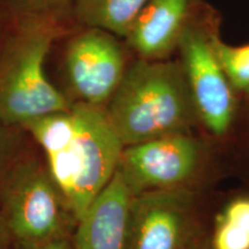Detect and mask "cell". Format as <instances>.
<instances>
[{"instance_id": "1", "label": "cell", "mask_w": 249, "mask_h": 249, "mask_svg": "<svg viewBox=\"0 0 249 249\" xmlns=\"http://www.w3.org/2000/svg\"><path fill=\"white\" fill-rule=\"evenodd\" d=\"M124 147L191 133L198 120L179 60L138 59L105 107Z\"/></svg>"}, {"instance_id": "2", "label": "cell", "mask_w": 249, "mask_h": 249, "mask_svg": "<svg viewBox=\"0 0 249 249\" xmlns=\"http://www.w3.org/2000/svg\"><path fill=\"white\" fill-rule=\"evenodd\" d=\"M60 28L54 14H27L5 39L0 50V123L22 124L71 107L45 73V60Z\"/></svg>"}, {"instance_id": "3", "label": "cell", "mask_w": 249, "mask_h": 249, "mask_svg": "<svg viewBox=\"0 0 249 249\" xmlns=\"http://www.w3.org/2000/svg\"><path fill=\"white\" fill-rule=\"evenodd\" d=\"M77 133L65 150L48 157V170L75 222L117 173L124 144L105 107L77 102Z\"/></svg>"}, {"instance_id": "4", "label": "cell", "mask_w": 249, "mask_h": 249, "mask_svg": "<svg viewBox=\"0 0 249 249\" xmlns=\"http://www.w3.org/2000/svg\"><path fill=\"white\" fill-rule=\"evenodd\" d=\"M0 216L12 240L24 249L66 236L70 220L75 222L48 166L35 160L12 165L2 176Z\"/></svg>"}, {"instance_id": "5", "label": "cell", "mask_w": 249, "mask_h": 249, "mask_svg": "<svg viewBox=\"0 0 249 249\" xmlns=\"http://www.w3.org/2000/svg\"><path fill=\"white\" fill-rule=\"evenodd\" d=\"M219 27L211 9L204 8L180 42V64L198 120L214 136L229 133L235 117L236 97L211 42Z\"/></svg>"}, {"instance_id": "6", "label": "cell", "mask_w": 249, "mask_h": 249, "mask_svg": "<svg viewBox=\"0 0 249 249\" xmlns=\"http://www.w3.org/2000/svg\"><path fill=\"white\" fill-rule=\"evenodd\" d=\"M204 151L191 133L124 147L118 172L132 195L188 188L203 166Z\"/></svg>"}, {"instance_id": "7", "label": "cell", "mask_w": 249, "mask_h": 249, "mask_svg": "<svg viewBox=\"0 0 249 249\" xmlns=\"http://www.w3.org/2000/svg\"><path fill=\"white\" fill-rule=\"evenodd\" d=\"M198 222L189 188L132 195L126 249H197Z\"/></svg>"}, {"instance_id": "8", "label": "cell", "mask_w": 249, "mask_h": 249, "mask_svg": "<svg viewBox=\"0 0 249 249\" xmlns=\"http://www.w3.org/2000/svg\"><path fill=\"white\" fill-rule=\"evenodd\" d=\"M65 67L68 82L79 102L105 107L128 66L117 36L87 27L68 43Z\"/></svg>"}, {"instance_id": "9", "label": "cell", "mask_w": 249, "mask_h": 249, "mask_svg": "<svg viewBox=\"0 0 249 249\" xmlns=\"http://www.w3.org/2000/svg\"><path fill=\"white\" fill-rule=\"evenodd\" d=\"M203 9L201 0H149L124 38L127 45L140 59H170Z\"/></svg>"}, {"instance_id": "10", "label": "cell", "mask_w": 249, "mask_h": 249, "mask_svg": "<svg viewBox=\"0 0 249 249\" xmlns=\"http://www.w3.org/2000/svg\"><path fill=\"white\" fill-rule=\"evenodd\" d=\"M130 197L117 171L107 188L77 220L73 249H126Z\"/></svg>"}, {"instance_id": "11", "label": "cell", "mask_w": 249, "mask_h": 249, "mask_svg": "<svg viewBox=\"0 0 249 249\" xmlns=\"http://www.w3.org/2000/svg\"><path fill=\"white\" fill-rule=\"evenodd\" d=\"M149 0H76L75 17L86 27L126 38Z\"/></svg>"}, {"instance_id": "12", "label": "cell", "mask_w": 249, "mask_h": 249, "mask_svg": "<svg viewBox=\"0 0 249 249\" xmlns=\"http://www.w3.org/2000/svg\"><path fill=\"white\" fill-rule=\"evenodd\" d=\"M31 134L46 156L67 149L77 133V116L74 104L70 110L51 112L33 118L21 124Z\"/></svg>"}, {"instance_id": "13", "label": "cell", "mask_w": 249, "mask_h": 249, "mask_svg": "<svg viewBox=\"0 0 249 249\" xmlns=\"http://www.w3.org/2000/svg\"><path fill=\"white\" fill-rule=\"evenodd\" d=\"M210 249H249V196L233 198L218 213Z\"/></svg>"}, {"instance_id": "14", "label": "cell", "mask_w": 249, "mask_h": 249, "mask_svg": "<svg viewBox=\"0 0 249 249\" xmlns=\"http://www.w3.org/2000/svg\"><path fill=\"white\" fill-rule=\"evenodd\" d=\"M213 48L235 92L249 96V44L231 45L222 40L218 28L211 36Z\"/></svg>"}, {"instance_id": "15", "label": "cell", "mask_w": 249, "mask_h": 249, "mask_svg": "<svg viewBox=\"0 0 249 249\" xmlns=\"http://www.w3.org/2000/svg\"><path fill=\"white\" fill-rule=\"evenodd\" d=\"M9 1L21 11L23 15L27 14H54V11L71 1L76 0H9Z\"/></svg>"}, {"instance_id": "16", "label": "cell", "mask_w": 249, "mask_h": 249, "mask_svg": "<svg viewBox=\"0 0 249 249\" xmlns=\"http://www.w3.org/2000/svg\"><path fill=\"white\" fill-rule=\"evenodd\" d=\"M7 124L0 123V178H2L8 167V158L12 154V145H13V140H12L11 134L8 133Z\"/></svg>"}, {"instance_id": "17", "label": "cell", "mask_w": 249, "mask_h": 249, "mask_svg": "<svg viewBox=\"0 0 249 249\" xmlns=\"http://www.w3.org/2000/svg\"><path fill=\"white\" fill-rule=\"evenodd\" d=\"M35 249H73V245L70 244V241L67 240L66 236H62V238L55 239L46 244L39 246Z\"/></svg>"}, {"instance_id": "18", "label": "cell", "mask_w": 249, "mask_h": 249, "mask_svg": "<svg viewBox=\"0 0 249 249\" xmlns=\"http://www.w3.org/2000/svg\"><path fill=\"white\" fill-rule=\"evenodd\" d=\"M11 241V234H9L7 227H6L4 220L0 216V249H8L9 242Z\"/></svg>"}]
</instances>
